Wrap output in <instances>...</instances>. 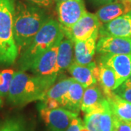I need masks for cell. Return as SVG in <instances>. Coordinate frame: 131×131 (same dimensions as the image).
Here are the masks:
<instances>
[{"label": "cell", "mask_w": 131, "mask_h": 131, "mask_svg": "<svg viewBox=\"0 0 131 131\" xmlns=\"http://www.w3.org/2000/svg\"><path fill=\"white\" fill-rule=\"evenodd\" d=\"M98 68L99 75L98 82L102 88L103 95L114 91L117 87V79L113 70L102 62H100Z\"/></svg>", "instance_id": "obj_19"}, {"label": "cell", "mask_w": 131, "mask_h": 131, "mask_svg": "<svg viewBox=\"0 0 131 131\" xmlns=\"http://www.w3.org/2000/svg\"><path fill=\"white\" fill-rule=\"evenodd\" d=\"M113 131H131V122L121 120L114 115Z\"/></svg>", "instance_id": "obj_26"}, {"label": "cell", "mask_w": 131, "mask_h": 131, "mask_svg": "<svg viewBox=\"0 0 131 131\" xmlns=\"http://www.w3.org/2000/svg\"><path fill=\"white\" fill-rule=\"evenodd\" d=\"M15 72L12 69H5L0 71V96L2 98L7 97Z\"/></svg>", "instance_id": "obj_24"}, {"label": "cell", "mask_w": 131, "mask_h": 131, "mask_svg": "<svg viewBox=\"0 0 131 131\" xmlns=\"http://www.w3.org/2000/svg\"><path fill=\"white\" fill-rule=\"evenodd\" d=\"M120 98L125 99V101L131 103V87L126 86L125 84L122 83L120 86L113 91Z\"/></svg>", "instance_id": "obj_25"}, {"label": "cell", "mask_w": 131, "mask_h": 131, "mask_svg": "<svg viewBox=\"0 0 131 131\" xmlns=\"http://www.w3.org/2000/svg\"><path fill=\"white\" fill-rule=\"evenodd\" d=\"M2 98L0 96V106H2Z\"/></svg>", "instance_id": "obj_34"}, {"label": "cell", "mask_w": 131, "mask_h": 131, "mask_svg": "<svg viewBox=\"0 0 131 131\" xmlns=\"http://www.w3.org/2000/svg\"><path fill=\"white\" fill-rule=\"evenodd\" d=\"M57 77L58 75H31L24 71H15L7 97L8 101L17 106L36 101H42Z\"/></svg>", "instance_id": "obj_1"}, {"label": "cell", "mask_w": 131, "mask_h": 131, "mask_svg": "<svg viewBox=\"0 0 131 131\" xmlns=\"http://www.w3.org/2000/svg\"><path fill=\"white\" fill-rule=\"evenodd\" d=\"M48 20L39 7L20 1L15 2L13 35L19 55L28 47Z\"/></svg>", "instance_id": "obj_2"}, {"label": "cell", "mask_w": 131, "mask_h": 131, "mask_svg": "<svg viewBox=\"0 0 131 131\" xmlns=\"http://www.w3.org/2000/svg\"><path fill=\"white\" fill-rule=\"evenodd\" d=\"M15 0H0V65H11L19 56L13 35Z\"/></svg>", "instance_id": "obj_4"}, {"label": "cell", "mask_w": 131, "mask_h": 131, "mask_svg": "<svg viewBox=\"0 0 131 131\" xmlns=\"http://www.w3.org/2000/svg\"><path fill=\"white\" fill-rule=\"evenodd\" d=\"M0 131H30V130L24 119L14 117L3 122L0 125Z\"/></svg>", "instance_id": "obj_23"}, {"label": "cell", "mask_w": 131, "mask_h": 131, "mask_svg": "<svg viewBox=\"0 0 131 131\" xmlns=\"http://www.w3.org/2000/svg\"><path fill=\"white\" fill-rule=\"evenodd\" d=\"M123 84H125L126 86H130V87H131V74L130 75V77L125 80V82Z\"/></svg>", "instance_id": "obj_31"}, {"label": "cell", "mask_w": 131, "mask_h": 131, "mask_svg": "<svg viewBox=\"0 0 131 131\" xmlns=\"http://www.w3.org/2000/svg\"><path fill=\"white\" fill-rule=\"evenodd\" d=\"M104 98L101 90L96 84L90 86L84 89L81 110L87 114L100 108Z\"/></svg>", "instance_id": "obj_18"}, {"label": "cell", "mask_w": 131, "mask_h": 131, "mask_svg": "<svg viewBox=\"0 0 131 131\" xmlns=\"http://www.w3.org/2000/svg\"><path fill=\"white\" fill-rule=\"evenodd\" d=\"M96 51L101 55H130L131 37H100L96 45Z\"/></svg>", "instance_id": "obj_8"}, {"label": "cell", "mask_w": 131, "mask_h": 131, "mask_svg": "<svg viewBox=\"0 0 131 131\" xmlns=\"http://www.w3.org/2000/svg\"><path fill=\"white\" fill-rule=\"evenodd\" d=\"M101 56V62L112 69L117 79V87L118 88L131 74V54Z\"/></svg>", "instance_id": "obj_9"}, {"label": "cell", "mask_w": 131, "mask_h": 131, "mask_svg": "<svg viewBox=\"0 0 131 131\" xmlns=\"http://www.w3.org/2000/svg\"><path fill=\"white\" fill-rule=\"evenodd\" d=\"M83 126H84L83 122L81 120L80 118L77 117L72 120V122H71L69 126L68 127L66 131H80Z\"/></svg>", "instance_id": "obj_28"}, {"label": "cell", "mask_w": 131, "mask_h": 131, "mask_svg": "<svg viewBox=\"0 0 131 131\" xmlns=\"http://www.w3.org/2000/svg\"><path fill=\"white\" fill-rule=\"evenodd\" d=\"M130 12L131 0H117L103 5L96 12L95 15L101 24H104Z\"/></svg>", "instance_id": "obj_13"}, {"label": "cell", "mask_w": 131, "mask_h": 131, "mask_svg": "<svg viewBox=\"0 0 131 131\" xmlns=\"http://www.w3.org/2000/svg\"><path fill=\"white\" fill-rule=\"evenodd\" d=\"M75 80L73 77H67L61 79L57 83H54L47 91L45 95V98H53L58 101L63 98L68 90Z\"/></svg>", "instance_id": "obj_20"}, {"label": "cell", "mask_w": 131, "mask_h": 131, "mask_svg": "<svg viewBox=\"0 0 131 131\" xmlns=\"http://www.w3.org/2000/svg\"><path fill=\"white\" fill-rule=\"evenodd\" d=\"M39 110L48 131H66L72 120L78 117V113L61 107L49 109L40 104Z\"/></svg>", "instance_id": "obj_6"}, {"label": "cell", "mask_w": 131, "mask_h": 131, "mask_svg": "<svg viewBox=\"0 0 131 131\" xmlns=\"http://www.w3.org/2000/svg\"><path fill=\"white\" fill-rule=\"evenodd\" d=\"M114 114L110 108L108 101L104 98L102 101V112L100 118L101 131H113Z\"/></svg>", "instance_id": "obj_21"}, {"label": "cell", "mask_w": 131, "mask_h": 131, "mask_svg": "<svg viewBox=\"0 0 131 131\" xmlns=\"http://www.w3.org/2000/svg\"><path fill=\"white\" fill-rule=\"evenodd\" d=\"M26 1L39 7H49L52 5L54 0H26Z\"/></svg>", "instance_id": "obj_29"}, {"label": "cell", "mask_w": 131, "mask_h": 131, "mask_svg": "<svg viewBox=\"0 0 131 131\" xmlns=\"http://www.w3.org/2000/svg\"><path fill=\"white\" fill-rule=\"evenodd\" d=\"M97 39L98 37H92L84 41L74 43L75 63L81 65H87L93 61L96 51Z\"/></svg>", "instance_id": "obj_15"}, {"label": "cell", "mask_w": 131, "mask_h": 131, "mask_svg": "<svg viewBox=\"0 0 131 131\" xmlns=\"http://www.w3.org/2000/svg\"><path fill=\"white\" fill-rule=\"evenodd\" d=\"M84 91V87L77 81H74L71 84L65 95L59 101L61 107L79 114L81 110Z\"/></svg>", "instance_id": "obj_14"}, {"label": "cell", "mask_w": 131, "mask_h": 131, "mask_svg": "<svg viewBox=\"0 0 131 131\" xmlns=\"http://www.w3.org/2000/svg\"><path fill=\"white\" fill-rule=\"evenodd\" d=\"M62 37H64V34L60 24L54 19H49L38 31L28 47L19 55L20 70H29L35 61Z\"/></svg>", "instance_id": "obj_3"}, {"label": "cell", "mask_w": 131, "mask_h": 131, "mask_svg": "<svg viewBox=\"0 0 131 131\" xmlns=\"http://www.w3.org/2000/svg\"><path fill=\"white\" fill-rule=\"evenodd\" d=\"M42 106L49 108V109H54V108H58L61 107L60 102L53 98H45L42 101L41 103Z\"/></svg>", "instance_id": "obj_27"}, {"label": "cell", "mask_w": 131, "mask_h": 131, "mask_svg": "<svg viewBox=\"0 0 131 131\" xmlns=\"http://www.w3.org/2000/svg\"><path fill=\"white\" fill-rule=\"evenodd\" d=\"M74 42L66 37L63 38L59 45L56 66V74H58L63 71L68 69L72 63Z\"/></svg>", "instance_id": "obj_17"}, {"label": "cell", "mask_w": 131, "mask_h": 131, "mask_svg": "<svg viewBox=\"0 0 131 131\" xmlns=\"http://www.w3.org/2000/svg\"><path fill=\"white\" fill-rule=\"evenodd\" d=\"M106 98L113 114L115 117L123 120L131 122V103L120 98L114 92L104 95Z\"/></svg>", "instance_id": "obj_16"}, {"label": "cell", "mask_w": 131, "mask_h": 131, "mask_svg": "<svg viewBox=\"0 0 131 131\" xmlns=\"http://www.w3.org/2000/svg\"><path fill=\"white\" fill-rule=\"evenodd\" d=\"M95 2H96L97 3L100 4V5H106L110 3H112L114 2H116L117 0H94Z\"/></svg>", "instance_id": "obj_30"}, {"label": "cell", "mask_w": 131, "mask_h": 131, "mask_svg": "<svg viewBox=\"0 0 131 131\" xmlns=\"http://www.w3.org/2000/svg\"><path fill=\"white\" fill-rule=\"evenodd\" d=\"M68 70L75 81L82 84L84 89L98 82L99 68L95 62L87 65H81L74 62L68 68Z\"/></svg>", "instance_id": "obj_11"}, {"label": "cell", "mask_w": 131, "mask_h": 131, "mask_svg": "<svg viewBox=\"0 0 131 131\" xmlns=\"http://www.w3.org/2000/svg\"><path fill=\"white\" fill-rule=\"evenodd\" d=\"M99 36L131 37V12L117 18L101 24Z\"/></svg>", "instance_id": "obj_12"}, {"label": "cell", "mask_w": 131, "mask_h": 131, "mask_svg": "<svg viewBox=\"0 0 131 131\" xmlns=\"http://www.w3.org/2000/svg\"><path fill=\"white\" fill-rule=\"evenodd\" d=\"M64 37L58 39L47 51L38 58L31 66V69L34 74L40 76H50L56 74V66L57 62V56L59 48V45Z\"/></svg>", "instance_id": "obj_10"}, {"label": "cell", "mask_w": 131, "mask_h": 131, "mask_svg": "<svg viewBox=\"0 0 131 131\" xmlns=\"http://www.w3.org/2000/svg\"><path fill=\"white\" fill-rule=\"evenodd\" d=\"M80 131H89V130H88V129H87L85 127L83 126L82 127V129L80 130Z\"/></svg>", "instance_id": "obj_32"}, {"label": "cell", "mask_w": 131, "mask_h": 131, "mask_svg": "<svg viewBox=\"0 0 131 131\" xmlns=\"http://www.w3.org/2000/svg\"><path fill=\"white\" fill-rule=\"evenodd\" d=\"M101 23L95 14L87 12L76 24L70 28L63 29L64 37L72 42L84 41L90 38L98 37Z\"/></svg>", "instance_id": "obj_5"}, {"label": "cell", "mask_w": 131, "mask_h": 131, "mask_svg": "<svg viewBox=\"0 0 131 131\" xmlns=\"http://www.w3.org/2000/svg\"><path fill=\"white\" fill-rule=\"evenodd\" d=\"M56 3L58 2H66V1H69V0H54Z\"/></svg>", "instance_id": "obj_33"}, {"label": "cell", "mask_w": 131, "mask_h": 131, "mask_svg": "<svg viewBox=\"0 0 131 131\" xmlns=\"http://www.w3.org/2000/svg\"><path fill=\"white\" fill-rule=\"evenodd\" d=\"M104 99V98H103ZM102 112L101 106L89 113L85 114L84 118V126L89 131H101L100 129V118Z\"/></svg>", "instance_id": "obj_22"}, {"label": "cell", "mask_w": 131, "mask_h": 131, "mask_svg": "<svg viewBox=\"0 0 131 131\" xmlns=\"http://www.w3.org/2000/svg\"><path fill=\"white\" fill-rule=\"evenodd\" d=\"M56 11L58 23L63 29L72 27L87 13L83 0H69L56 3Z\"/></svg>", "instance_id": "obj_7"}]
</instances>
